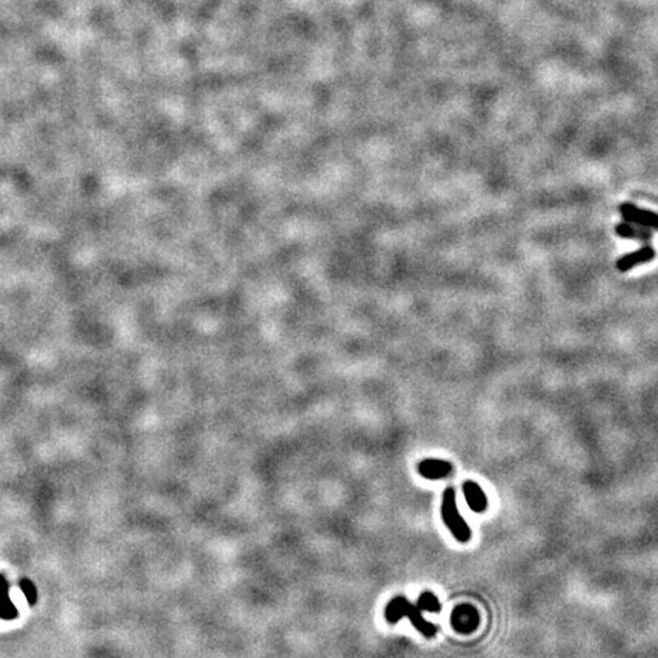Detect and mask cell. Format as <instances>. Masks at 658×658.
<instances>
[{
	"label": "cell",
	"instance_id": "obj_1",
	"mask_svg": "<svg viewBox=\"0 0 658 658\" xmlns=\"http://www.w3.org/2000/svg\"><path fill=\"white\" fill-rule=\"evenodd\" d=\"M384 614H386V621L392 625L400 622L403 617H408V619H410V623L424 637H427V639H432V637H434L437 633V628L433 623L427 622L424 619L420 606L413 605L405 596H395L393 599L387 604Z\"/></svg>",
	"mask_w": 658,
	"mask_h": 658
},
{
	"label": "cell",
	"instance_id": "obj_2",
	"mask_svg": "<svg viewBox=\"0 0 658 658\" xmlns=\"http://www.w3.org/2000/svg\"><path fill=\"white\" fill-rule=\"evenodd\" d=\"M441 515H442V520L446 526V529L453 533V536L458 543H468L471 540L470 526L466 524L465 518L457 509L454 487H446L444 492Z\"/></svg>",
	"mask_w": 658,
	"mask_h": 658
},
{
	"label": "cell",
	"instance_id": "obj_3",
	"mask_svg": "<svg viewBox=\"0 0 658 658\" xmlns=\"http://www.w3.org/2000/svg\"><path fill=\"white\" fill-rule=\"evenodd\" d=\"M450 623L456 633L471 634L478 628L480 617H478V613L473 605L463 604L454 608L450 616Z\"/></svg>",
	"mask_w": 658,
	"mask_h": 658
},
{
	"label": "cell",
	"instance_id": "obj_4",
	"mask_svg": "<svg viewBox=\"0 0 658 658\" xmlns=\"http://www.w3.org/2000/svg\"><path fill=\"white\" fill-rule=\"evenodd\" d=\"M619 212L628 223L639 224L651 229V231H658V214L652 211H646V209H640L631 203H623L619 206Z\"/></svg>",
	"mask_w": 658,
	"mask_h": 658
},
{
	"label": "cell",
	"instance_id": "obj_5",
	"mask_svg": "<svg viewBox=\"0 0 658 658\" xmlns=\"http://www.w3.org/2000/svg\"><path fill=\"white\" fill-rule=\"evenodd\" d=\"M462 491L465 495L466 504L470 506V509L475 514H483L487 506H490V502H487V497L485 491L480 487V485L473 482V480H466L462 485Z\"/></svg>",
	"mask_w": 658,
	"mask_h": 658
},
{
	"label": "cell",
	"instance_id": "obj_6",
	"mask_svg": "<svg viewBox=\"0 0 658 658\" xmlns=\"http://www.w3.org/2000/svg\"><path fill=\"white\" fill-rule=\"evenodd\" d=\"M654 258H655V250L650 244H646L645 247L639 248V250H634L622 256L619 261H617L616 267H617V270L625 273V272L633 270V268L637 265L651 262Z\"/></svg>",
	"mask_w": 658,
	"mask_h": 658
},
{
	"label": "cell",
	"instance_id": "obj_7",
	"mask_svg": "<svg viewBox=\"0 0 658 658\" xmlns=\"http://www.w3.org/2000/svg\"><path fill=\"white\" fill-rule=\"evenodd\" d=\"M453 463L446 461H439V458H425L420 465H417V471L428 480H439V478H445L453 473Z\"/></svg>",
	"mask_w": 658,
	"mask_h": 658
},
{
	"label": "cell",
	"instance_id": "obj_8",
	"mask_svg": "<svg viewBox=\"0 0 658 658\" xmlns=\"http://www.w3.org/2000/svg\"><path fill=\"white\" fill-rule=\"evenodd\" d=\"M616 233L626 239H637V241H642L643 244H650L651 238H652L651 229L634 224V223H628V221L617 224Z\"/></svg>",
	"mask_w": 658,
	"mask_h": 658
},
{
	"label": "cell",
	"instance_id": "obj_9",
	"mask_svg": "<svg viewBox=\"0 0 658 658\" xmlns=\"http://www.w3.org/2000/svg\"><path fill=\"white\" fill-rule=\"evenodd\" d=\"M417 606H420V610L422 613H433V614H437V613H441L442 611V605L441 602H439V599L436 597L434 593L432 591H424L421 596H420V599H417Z\"/></svg>",
	"mask_w": 658,
	"mask_h": 658
}]
</instances>
